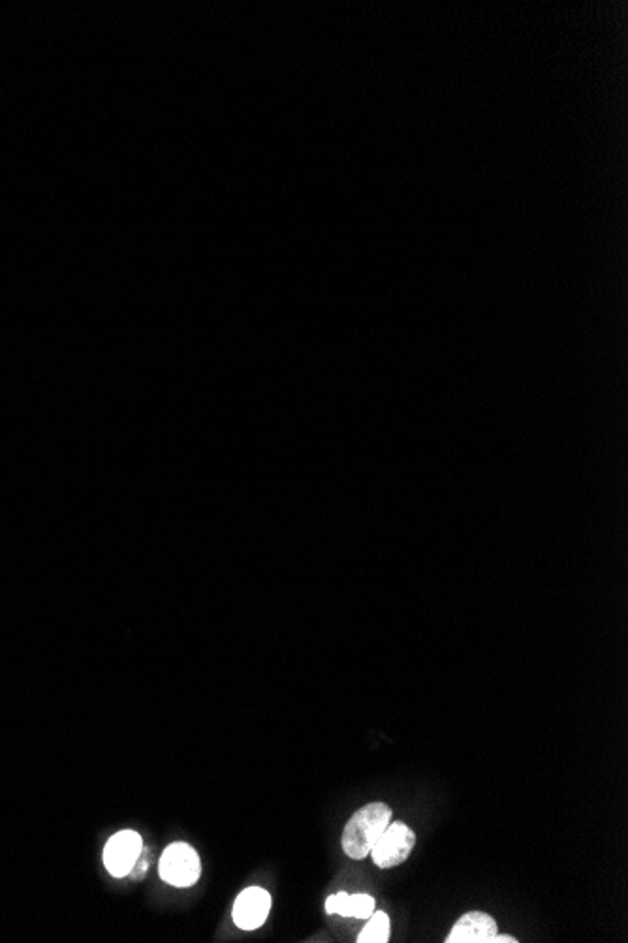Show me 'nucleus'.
I'll use <instances>...</instances> for the list:
<instances>
[{"label":"nucleus","instance_id":"8","mask_svg":"<svg viewBox=\"0 0 628 943\" xmlns=\"http://www.w3.org/2000/svg\"><path fill=\"white\" fill-rule=\"evenodd\" d=\"M389 938V917L384 911H373L370 923L365 924L362 934L358 936L360 943H386Z\"/></svg>","mask_w":628,"mask_h":943},{"label":"nucleus","instance_id":"6","mask_svg":"<svg viewBox=\"0 0 628 943\" xmlns=\"http://www.w3.org/2000/svg\"><path fill=\"white\" fill-rule=\"evenodd\" d=\"M497 936V921L484 911H469L451 929L446 943H493Z\"/></svg>","mask_w":628,"mask_h":943},{"label":"nucleus","instance_id":"5","mask_svg":"<svg viewBox=\"0 0 628 943\" xmlns=\"http://www.w3.org/2000/svg\"><path fill=\"white\" fill-rule=\"evenodd\" d=\"M271 911V895L266 888L249 887L235 898L233 923L243 930H256L266 923Z\"/></svg>","mask_w":628,"mask_h":943},{"label":"nucleus","instance_id":"2","mask_svg":"<svg viewBox=\"0 0 628 943\" xmlns=\"http://www.w3.org/2000/svg\"><path fill=\"white\" fill-rule=\"evenodd\" d=\"M160 878L173 887H192L198 882L202 874V865L196 849L189 844H171L166 847L160 865H158Z\"/></svg>","mask_w":628,"mask_h":943},{"label":"nucleus","instance_id":"1","mask_svg":"<svg viewBox=\"0 0 628 943\" xmlns=\"http://www.w3.org/2000/svg\"><path fill=\"white\" fill-rule=\"evenodd\" d=\"M391 823V808L384 802H371L350 818L342 833V849L350 859L362 861L375 846L386 826Z\"/></svg>","mask_w":628,"mask_h":943},{"label":"nucleus","instance_id":"4","mask_svg":"<svg viewBox=\"0 0 628 943\" xmlns=\"http://www.w3.org/2000/svg\"><path fill=\"white\" fill-rule=\"evenodd\" d=\"M142 849H144V842L140 834L134 831H121L113 834L104 847V865L113 878H124L136 865Z\"/></svg>","mask_w":628,"mask_h":943},{"label":"nucleus","instance_id":"7","mask_svg":"<svg viewBox=\"0 0 628 943\" xmlns=\"http://www.w3.org/2000/svg\"><path fill=\"white\" fill-rule=\"evenodd\" d=\"M326 911L329 916L339 914L342 917H355V919H370L375 911V898L371 895H339L329 896L326 900Z\"/></svg>","mask_w":628,"mask_h":943},{"label":"nucleus","instance_id":"3","mask_svg":"<svg viewBox=\"0 0 628 943\" xmlns=\"http://www.w3.org/2000/svg\"><path fill=\"white\" fill-rule=\"evenodd\" d=\"M414 844H416L414 831L404 823L391 821L371 849V855H373L376 867L388 870V868L403 865L412 854Z\"/></svg>","mask_w":628,"mask_h":943},{"label":"nucleus","instance_id":"9","mask_svg":"<svg viewBox=\"0 0 628 943\" xmlns=\"http://www.w3.org/2000/svg\"><path fill=\"white\" fill-rule=\"evenodd\" d=\"M147 868H149V854L145 849H142V855L137 857L136 865L130 870V874L134 875V878H142Z\"/></svg>","mask_w":628,"mask_h":943}]
</instances>
